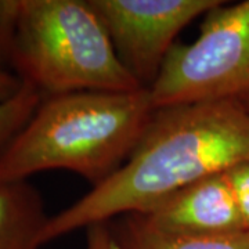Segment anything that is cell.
<instances>
[{
    "instance_id": "cell-1",
    "label": "cell",
    "mask_w": 249,
    "mask_h": 249,
    "mask_svg": "<svg viewBox=\"0 0 249 249\" xmlns=\"http://www.w3.org/2000/svg\"><path fill=\"white\" fill-rule=\"evenodd\" d=\"M249 160V109L241 103L158 108L122 168L52 216L42 247L68 232L144 213L178 190Z\"/></svg>"
},
{
    "instance_id": "cell-14",
    "label": "cell",
    "mask_w": 249,
    "mask_h": 249,
    "mask_svg": "<svg viewBox=\"0 0 249 249\" xmlns=\"http://www.w3.org/2000/svg\"><path fill=\"white\" fill-rule=\"evenodd\" d=\"M244 106H245V107L249 109V100H248V101H245V103H244Z\"/></svg>"
},
{
    "instance_id": "cell-7",
    "label": "cell",
    "mask_w": 249,
    "mask_h": 249,
    "mask_svg": "<svg viewBox=\"0 0 249 249\" xmlns=\"http://www.w3.org/2000/svg\"><path fill=\"white\" fill-rule=\"evenodd\" d=\"M49 219L40 193L28 180H0V249H40Z\"/></svg>"
},
{
    "instance_id": "cell-11",
    "label": "cell",
    "mask_w": 249,
    "mask_h": 249,
    "mask_svg": "<svg viewBox=\"0 0 249 249\" xmlns=\"http://www.w3.org/2000/svg\"><path fill=\"white\" fill-rule=\"evenodd\" d=\"M227 178L237 199L245 230H249V160L227 170Z\"/></svg>"
},
{
    "instance_id": "cell-13",
    "label": "cell",
    "mask_w": 249,
    "mask_h": 249,
    "mask_svg": "<svg viewBox=\"0 0 249 249\" xmlns=\"http://www.w3.org/2000/svg\"><path fill=\"white\" fill-rule=\"evenodd\" d=\"M21 88L22 82L13 72L0 65V100H7L16 96Z\"/></svg>"
},
{
    "instance_id": "cell-12",
    "label": "cell",
    "mask_w": 249,
    "mask_h": 249,
    "mask_svg": "<svg viewBox=\"0 0 249 249\" xmlns=\"http://www.w3.org/2000/svg\"><path fill=\"white\" fill-rule=\"evenodd\" d=\"M86 249H115L109 223H97L86 229Z\"/></svg>"
},
{
    "instance_id": "cell-3",
    "label": "cell",
    "mask_w": 249,
    "mask_h": 249,
    "mask_svg": "<svg viewBox=\"0 0 249 249\" xmlns=\"http://www.w3.org/2000/svg\"><path fill=\"white\" fill-rule=\"evenodd\" d=\"M7 68L43 97L134 91L89 0H21Z\"/></svg>"
},
{
    "instance_id": "cell-8",
    "label": "cell",
    "mask_w": 249,
    "mask_h": 249,
    "mask_svg": "<svg viewBox=\"0 0 249 249\" xmlns=\"http://www.w3.org/2000/svg\"><path fill=\"white\" fill-rule=\"evenodd\" d=\"M109 229L115 249H249V230L223 235H180L152 227L142 213L115 217Z\"/></svg>"
},
{
    "instance_id": "cell-2",
    "label": "cell",
    "mask_w": 249,
    "mask_h": 249,
    "mask_svg": "<svg viewBox=\"0 0 249 249\" xmlns=\"http://www.w3.org/2000/svg\"><path fill=\"white\" fill-rule=\"evenodd\" d=\"M155 108L148 89L43 97L0 158V180L68 170L103 184L122 168Z\"/></svg>"
},
{
    "instance_id": "cell-10",
    "label": "cell",
    "mask_w": 249,
    "mask_h": 249,
    "mask_svg": "<svg viewBox=\"0 0 249 249\" xmlns=\"http://www.w3.org/2000/svg\"><path fill=\"white\" fill-rule=\"evenodd\" d=\"M21 0H0V65L6 70L17 27Z\"/></svg>"
},
{
    "instance_id": "cell-9",
    "label": "cell",
    "mask_w": 249,
    "mask_h": 249,
    "mask_svg": "<svg viewBox=\"0 0 249 249\" xmlns=\"http://www.w3.org/2000/svg\"><path fill=\"white\" fill-rule=\"evenodd\" d=\"M42 100L43 96L27 83H22L16 96L0 100V158L35 114Z\"/></svg>"
},
{
    "instance_id": "cell-5",
    "label": "cell",
    "mask_w": 249,
    "mask_h": 249,
    "mask_svg": "<svg viewBox=\"0 0 249 249\" xmlns=\"http://www.w3.org/2000/svg\"><path fill=\"white\" fill-rule=\"evenodd\" d=\"M220 0H89L127 72L144 89L160 75L175 37Z\"/></svg>"
},
{
    "instance_id": "cell-6",
    "label": "cell",
    "mask_w": 249,
    "mask_h": 249,
    "mask_svg": "<svg viewBox=\"0 0 249 249\" xmlns=\"http://www.w3.org/2000/svg\"><path fill=\"white\" fill-rule=\"evenodd\" d=\"M152 227L180 235H223L244 231L227 170L178 190L142 213Z\"/></svg>"
},
{
    "instance_id": "cell-4",
    "label": "cell",
    "mask_w": 249,
    "mask_h": 249,
    "mask_svg": "<svg viewBox=\"0 0 249 249\" xmlns=\"http://www.w3.org/2000/svg\"><path fill=\"white\" fill-rule=\"evenodd\" d=\"M158 108L249 100V0L219 1L190 45L170 49L148 89Z\"/></svg>"
}]
</instances>
